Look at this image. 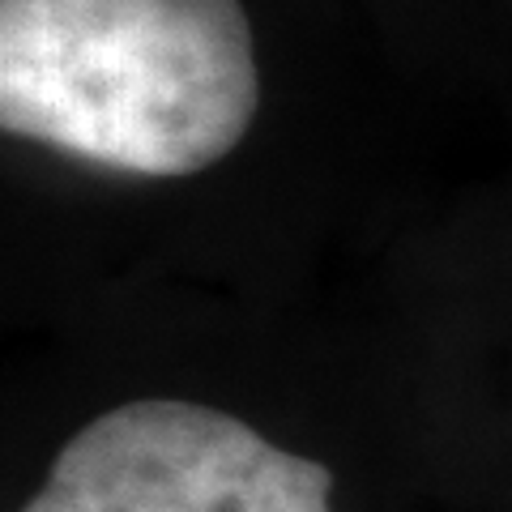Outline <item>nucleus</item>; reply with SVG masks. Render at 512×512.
<instances>
[{
	"instance_id": "f257e3e1",
	"label": "nucleus",
	"mask_w": 512,
	"mask_h": 512,
	"mask_svg": "<svg viewBox=\"0 0 512 512\" xmlns=\"http://www.w3.org/2000/svg\"><path fill=\"white\" fill-rule=\"evenodd\" d=\"M239 0H0V124L128 175H197L256 120Z\"/></svg>"
},
{
	"instance_id": "f03ea898",
	"label": "nucleus",
	"mask_w": 512,
	"mask_h": 512,
	"mask_svg": "<svg viewBox=\"0 0 512 512\" xmlns=\"http://www.w3.org/2000/svg\"><path fill=\"white\" fill-rule=\"evenodd\" d=\"M333 474L201 402H124L56 453L22 512H333Z\"/></svg>"
}]
</instances>
